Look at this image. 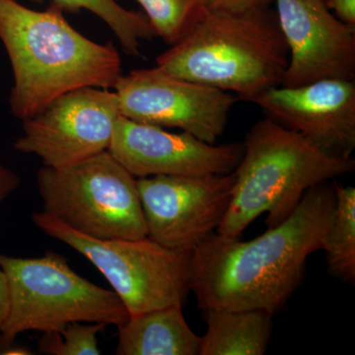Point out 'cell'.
Listing matches in <instances>:
<instances>
[{
	"mask_svg": "<svg viewBox=\"0 0 355 355\" xmlns=\"http://www.w3.org/2000/svg\"><path fill=\"white\" fill-rule=\"evenodd\" d=\"M273 0H203V8L229 13H244L270 8Z\"/></svg>",
	"mask_w": 355,
	"mask_h": 355,
	"instance_id": "20",
	"label": "cell"
},
{
	"mask_svg": "<svg viewBox=\"0 0 355 355\" xmlns=\"http://www.w3.org/2000/svg\"><path fill=\"white\" fill-rule=\"evenodd\" d=\"M324 2L336 18L355 28V0H324Z\"/></svg>",
	"mask_w": 355,
	"mask_h": 355,
	"instance_id": "21",
	"label": "cell"
},
{
	"mask_svg": "<svg viewBox=\"0 0 355 355\" xmlns=\"http://www.w3.org/2000/svg\"><path fill=\"white\" fill-rule=\"evenodd\" d=\"M2 347H4V345L3 343H2L1 336H0V354H1L2 350H3L1 349Z\"/></svg>",
	"mask_w": 355,
	"mask_h": 355,
	"instance_id": "25",
	"label": "cell"
},
{
	"mask_svg": "<svg viewBox=\"0 0 355 355\" xmlns=\"http://www.w3.org/2000/svg\"><path fill=\"white\" fill-rule=\"evenodd\" d=\"M64 12L55 3L37 11L16 0H0V40L14 76L9 105L20 120L76 89H114L123 76L114 44L86 38Z\"/></svg>",
	"mask_w": 355,
	"mask_h": 355,
	"instance_id": "2",
	"label": "cell"
},
{
	"mask_svg": "<svg viewBox=\"0 0 355 355\" xmlns=\"http://www.w3.org/2000/svg\"><path fill=\"white\" fill-rule=\"evenodd\" d=\"M156 36L173 46L197 22L203 0H137Z\"/></svg>",
	"mask_w": 355,
	"mask_h": 355,
	"instance_id": "18",
	"label": "cell"
},
{
	"mask_svg": "<svg viewBox=\"0 0 355 355\" xmlns=\"http://www.w3.org/2000/svg\"><path fill=\"white\" fill-rule=\"evenodd\" d=\"M121 116L159 128H179L216 144L236 98L220 89L179 78L154 67L121 77L114 87Z\"/></svg>",
	"mask_w": 355,
	"mask_h": 355,
	"instance_id": "8",
	"label": "cell"
},
{
	"mask_svg": "<svg viewBox=\"0 0 355 355\" xmlns=\"http://www.w3.org/2000/svg\"><path fill=\"white\" fill-rule=\"evenodd\" d=\"M120 116L114 91L76 89L23 121V133L14 148L38 156L48 167L76 164L108 150Z\"/></svg>",
	"mask_w": 355,
	"mask_h": 355,
	"instance_id": "9",
	"label": "cell"
},
{
	"mask_svg": "<svg viewBox=\"0 0 355 355\" xmlns=\"http://www.w3.org/2000/svg\"><path fill=\"white\" fill-rule=\"evenodd\" d=\"M272 313L261 309L205 310L207 331L200 355H263L272 331Z\"/></svg>",
	"mask_w": 355,
	"mask_h": 355,
	"instance_id": "15",
	"label": "cell"
},
{
	"mask_svg": "<svg viewBox=\"0 0 355 355\" xmlns=\"http://www.w3.org/2000/svg\"><path fill=\"white\" fill-rule=\"evenodd\" d=\"M234 182V171L137 179L147 237L169 249L193 251L220 226Z\"/></svg>",
	"mask_w": 355,
	"mask_h": 355,
	"instance_id": "10",
	"label": "cell"
},
{
	"mask_svg": "<svg viewBox=\"0 0 355 355\" xmlns=\"http://www.w3.org/2000/svg\"><path fill=\"white\" fill-rule=\"evenodd\" d=\"M288 58L277 13L270 8L244 13L203 8L186 36L159 55L155 67L254 103L282 85Z\"/></svg>",
	"mask_w": 355,
	"mask_h": 355,
	"instance_id": "3",
	"label": "cell"
},
{
	"mask_svg": "<svg viewBox=\"0 0 355 355\" xmlns=\"http://www.w3.org/2000/svg\"><path fill=\"white\" fill-rule=\"evenodd\" d=\"M9 311L8 286L6 273L0 268V330L6 323Z\"/></svg>",
	"mask_w": 355,
	"mask_h": 355,
	"instance_id": "23",
	"label": "cell"
},
{
	"mask_svg": "<svg viewBox=\"0 0 355 355\" xmlns=\"http://www.w3.org/2000/svg\"><path fill=\"white\" fill-rule=\"evenodd\" d=\"M234 170L227 214L216 232L241 237L261 214L275 227L291 216L306 191L354 172L355 160L324 153L299 133L270 119L257 121L247 133Z\"/></svg>",
	"mask_w": 355,
	"mask_h": 355,
	"instance_id": "4",
	"label": "cell"
},
{
	"mask_svg": "<svg viewBox=\"0 0 355 355\" xmlns=\"http://www.w3.org/2000/svg\"><path fill=\"white\" fill-rule=\"evenodd\" d=\"M108 151L133 177L228 174L241 160L244 144H210L187 132L137 123L121 116Z\"/></svg>",
	"mask_w": 355,
	"mask_h": 355,
	"instance_id": "12",
	"label": "cell"
},
{
	"mask_svg": "<svg viewBox=\"0 0 355 355\" xmlns=\"http://www.w3.org/2000/svg\"><path fill=\"white\" fill-rule=\"evenodd\" d=\"M336 203L322 251L329 272L347 284L355 282V189L335 183Z\"/></svg>",
	"mask_w": 355,
	"mask_h": 355,
	"instance_id": "16",
	"label": "cell"
},
{
	"mask_svg": "<svg viewBox=\"0 0 355 355\" xmlns=\"http://www.w3.org/2000/svg\"><path fill=\"white\" fill-rule=\"evenodd\" d=\"M103 323H71L60 331H44L39 340L41 354L50 355H99L98 334Z\"/></svg>",
	"mask_w": 355,
	"mask_h": 355,
	"instance_id": "19",
	"label": "cell"
},
{
	"mask_svg": "<svg viewBox=\"0 0 355 355\" xmlns=\"http://www.w3.org/2000/svg\"><path fill=\"white\" fill-rule=\"evenodd\" d=\"M289 58L280 86L293 88L323 80L355 81V28L345 24L324 0H273Z\"/></svg>",
	"mask_w": 355,
	"mask_h": 355,
	"instance_id": "11",
	"label": "cell"
},
{
	"mask_svg": "<svg viewBox=\"0 0 355 355\" xmlns=\"http://www.w3.org/2000/svg\"><path fill=\"white\" fill-rule=\"evenodd\" d=\"M336 203L335 182L306 191L286 220L243 241L214 232L191 252V291L203 311L261 309L275 314L322 251Z\"/></svg>",
	"mask_w": 355,
	"mask_h": 355,
	"instance_id": "1",
	"label": "cell"
},
{
	"mask_svg": "<svg viewBox=\"0 0 355 355\" xmlns=\"http://www.w3.org/2000/svg\"></svg>",
	"mask_w": 355,
	"mask_h": 355,
	"instance_id": "26",
	"label": "cell"
},
{
	"mask_svg": "<svg viewBox=\"0 0 355 355\" xmlns=\"http://www.w3.org/2000/svg\"><path fill=\"white\" fill-rule=\"evenodd\" d=\"M266 118L299 133L334 157L355 148V83L323 79L299 87L268 89L254 101Z\"/></svg>",
	"mask_w": 355,
	"mask_h": 355,
	"instance_id": "13",
	"label": "cell"
},
{
	"mask_svg": "<svg viewBox=\"0 0 355 355\" xmlns=\"http://www.w3.org/2000/svg\"><path fill=\"white\" fill-rule=\"evenodd\" d=\"M42 2L44 0H34ZM64 11L78 12L85 9L104 21L114 32L128 55H139L140 43L156 36L144 13L128 10L116 0H51Z\"/></svg>",
	"mask_w": 355,
	"mask_h": 355,
	"instance_id": "17",
	"label": "cell"
},
{
	"mask_svg": "<svg viewBox=\"0 0 355 355\" xmlns=\"http://www.w3.org/2000/svg\"><path fill=\"white\" fill-rule=\"evenodd\" d=\"M44 212L96 239H140L147 229L137 179L108 150L37 175Z\"/></svg>",
	"mask_w": 355,
	"mask_h": 355,
	"instance_id": "6",
	"label": "cell"
},
{
	"mask_svg": "<svg viewBox=\"0 0 355 355\" xmlns=\"http://www.w3.org/2000/svg\"><path fill=\"white\" fill-rule=\"evenodd\" d=\"M178 306L130 317L118 328V355H200V336Z\"/></svg>",
	"mask_w": 355,
	"mask_h": 355,
	"instance_id": "14",
	"label": "cell"
},
{
	"mask_svg": "<svg viewBox=\"0 0 355 355\" xmlns=\"http://www.w3.org/2000/svg\"><path fill=\"white\" fill-rule=\"evenodd\" d=\"M4 352H2V354H33L32 352H29L30 350L26 349H20V347H16V349H8L3 350Z\"/></svg>",
	"mask_w": 355,
	"mask_h": 355,
	"instance_id": "24",
	"label": "cell"
},
{
	"mask_svg": "<svg viewBox=\"0 0 355 355\" xmlns=\"http://www.w3.org/2000/svg\"><path fill=\"white\" fill-rule=\"evenodd\" d=\"M19 186V176L0 162V205Z\"/></svg>",
	"mask_w": 355,
	"mask_h": 355,
	"instance_id": "22",
	"label": "cell"
},
{
	"mask_svg": "<svg viewBox=\"0 0 355 355\" xmlns=\"http://www.w3.org/2000/svg\"><path fill=\"white\" fill-rule=\"evenodd\" d=\"M35 225L85 257L106 277L130 317L178 306L191 291V252L162 246L150 238L101 240L65 225L46 212H35Z\"/></svg>",
	"mask_w": 355,
	"mask_h": 355,
	"instance_id": "7",
	"label": "cell"
},
{
	"mask_svg": "<svg viewBox=\"0 0 355 355\" xmlns=\"http://www.w3.org/2000/svg\"><path fill=\"white\" fill-rule=\"evenodd\" d=\"M0 268L9 294L8 316L0 330L4 347L25 331H60L76 322L119 328L130 319L116 292L77 275L62 254L28 259L0 253Z\"/></svg>",
	"mask_w": 355,
	"mask_h": 355,
	"instance_id": "5",
	"label": "cell"
}]
</instances>
